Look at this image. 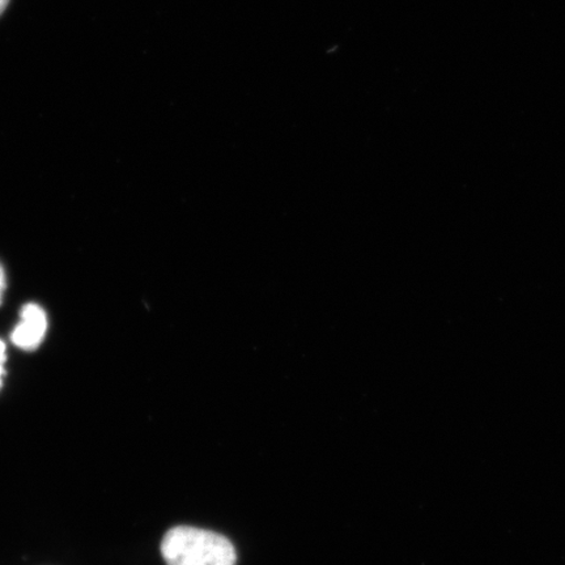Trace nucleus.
Segmentation results:
<instances>
[{
    "label": "nucleus",
    "mask_w": 565,
    "mask_h": 565,
    "mask_svg": "<svg viewBox=\"0 0 565 565\" xmlns=\"http://www.w3.org/2000/svg\"><path fill=\"white\" fill-rule=\"evenodd\" d=\"M160 551L168 565H236L235 546L224 535L193 526L168 530Z\"/></svg>",
    "instance_id": "1"
},
{
    "label": "nucleus",
    "mask_w": 565,
    "mask_h": 565,
    "mask_svg": "<svg viewBox=\"0 0 565 565\" xmlns=\"http://www.w3.org/2000/svg\"><path fill=\"white\" fill-rule=\"evenodd\" d=\"M47 320L44 309L38 303H26L21 310V322L11 335L13 344L24 351L39 348L46 334Z\"/></svg>",
    "instance_id": "2"
},
{
    "label": "nucleus",
    "mask_w": 565,
    "mask_h": 565,
    "mask_svg": "<svg viewBox=\"0 0 565 565\" xmlns=\"http://www.w3.org/2000/svg\"><path fill=\"white\" fill-rule=\"evenodd\" d=\"M4 363H6V345L2 341H0V386H2V379L4 374Z\"/></svg>",
    "instance_id": "3"
},
{
    "label": "nucleus",
    "mask_w": 565,
    "mask_h": 565,
    "mask_svg": "<svg viewBox=\"0 0 565 565\" xmlns=\"http://www.w3.org/2000/svg\"><path fill=\"white\" fill-rule=\"evenodd\" d=\"M4 291H6V274H4L3 266L0 265V303H2Z\"/></svg>",
    "instance_id": "4"
},
{
    "label": "nucleus",
    "mask_w": 565,
    "mask_h": 565,
    "mask_svg": "<svg viewBox=\"0 0 565 565\" xmlns=\"http://www.w3.org/2000/svg\"><path fill=\"white\" fill-rule=\"evenodd\" d=\"M10 0H0V15H2L6 10L7 4H9Z\"/></svg>",
    "instance_id": "5"
}]
</instances>
